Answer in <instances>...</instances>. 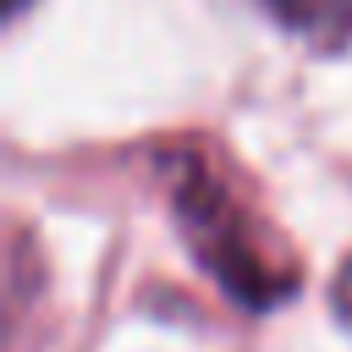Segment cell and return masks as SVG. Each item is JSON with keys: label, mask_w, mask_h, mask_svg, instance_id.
<instances>
[{"label": "cell", "mask_w": 352, "mask_h": 352, "mask_svg": "<svg viewBox=\"0 0 352 352\" xmlns=\"http://www.w3.org/2000/svg\"><path fill=\"white\" fill-rule=\"evenodd\" d=\"M16 6H22V0H6V11H16Z\"/></svg>", "instance_id": "cell-3"}, {"label": "cell", "mask_w": 352, "mask_h": 352, "mask_svg": "<svg viewBox=\"0 0 352 352\" xmlns=\"http://www.w3.org/2000/svg\"><path fill=\"white\" fill-rule=\"evenodd\" d=\"M330 302H336V314L352 324V258L336 270V286H330Z\"/></svg>", "instance_id": "cell-2"}, {"label": "cell", "mask_w": 352, "mask_h": 352, "mask_svg": "<svg viewBox=\"0 0 352 352\" xmlns=\"http://www.w3.org/2000/svg\"><path fill=\"white\" fill-rule=\"evenodd\" d=\"M170 209L198 253V264L248 308H275L292 297L297 286V258L286 253V242L264 226V214H253L242 204V192H231V182L204 165L198 154L176 160L170 176Z\"/></svg>", "instance_id": "cell-1"}]
</instances>
